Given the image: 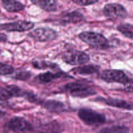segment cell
Returning <instances> with one entry per match:
<instances>
[{
  "label": "cell",
  "mask_w": 133,
  "mask_h": 133,
  "mask_svg": "<svg viewBox=\"0 0 133 133\" xmlns=\"http://www.w3.org/2000/svg\"><path fill=\"white\" fill-rule=\"evenodd\" d=\"M103 14L110 19H124L127 16V10L123 5L119 3H108L103 9Z\"/></svg>",
  "instance_id": "5"
},
{
  "label": "cell",
  "mask_w": 133,
  "mask_h": 133,
  "mask_svg": "<svg viewBox=\"0 0 133 133\" xmlns=\"http://www.w3.org/2000/svg\"><path fill=\"white\" fill-rule=\"evenodd\" d=\"M79 39L90 46L99 49H107L110 44L107 38L101 34L92 31H83L78 35Z\"/></svg>",
  "instance_id": "2"
},
{
  "label": "cell",
  "mask_w": 133,
  "mask_h": 133,
  "mask_svg": "<svg viewBox=\"0 0 133 133\" xmlns=\"http://www.w3.org/2000/svg\"><path fill=\"white\" fill-rule=\"evenodd\" d=\"M117 29L126 38L133 40V25L122 23L117 27Z\"/></svg>",
  "instance_id": "19"
},
{
  "label": "cell",
  "mask_w": 133,
  "mask_h": 133,
  "mask_svg": "<svg viewBox=\"0 0 133 133\" xmlns=\"http://www.w3.org/2000/svg\"><path fill=\"white\" fill-rule=\"evenodd\" d=\"M131 1H133V0H131Z\"/></svg>",
  "instance_id": "28"
},
{
  "label": "cell",
  "mask_w": 133,
  "mask_h": 133,
  "mask_svg": "<svg viewBox=\"0 0 133 133\" xmlns=\"http://www.w3.org/2000/svg\"><path fill=\"white\" fill-rule=\"evenodd\" d=\"M74 3L77 4L81 6H88L93 5L98 2L99 0H71Z\"/></svg>",
  "instance_id": "24"
},
{
  "label": "cell",
  "mask_w": 133,
  "mask_h": 133,
  "mask_svg": "<svg viewBox=\"0 0 133 133\" xmlns=\"http://www.w3.org/2000/svg\"><path fill=\"white\" fill-rule=\"evenodd\" d=\"M129 131L127 127L124 126H113L111 127H106L100 131L101 132L114 133V132H127Z\"/></svg>",
  "instance_id": "20"
},
{
  "label": "cell",
  "mask_w": 133,
  "mask_h": 133,
  "mask_svg": "<svg viewBox=\"0 0 133 133\" xmlns=\"http://www.w3.org/2000/svg\"><path fill=\"white\" fill-rule=\"evenodd\" d=\"M3 112H1V110H0V117L3 115Z\"/></svg>",
  "instance_id": "27"
},
{
  "label": "cell",
  "mask_w": 133,
  "mask_h": 133,
  "mask_svg": "<svg viewBox=\"0 0 133 133\" xmlns=\"http://www.w3.org/2000/svg\"><path fill=\"white\" fill-rule=\"evenodd\" d=\"M62 90L75 97H87L94 96L97 92L94 87L82 82H71L62 86Z\"/></svg>",
  "instance_id": "1"
},
{
  "label": "cell",
  "mask_w": 133,
  "mask_h": 133,
  "mask_svg": "<svg viewBox=\"0 0 133 133\" xmlns=\"http://www.w3.org/2000/svg\"><path fill=\"white\" fill-rule=\"evenodd\" d=\"M28 36L36 42H48L55 40L58 33L49 27H40L31 31Z\"/></svg>",
  "instance_id": "6"
},
{
  "label": "cell",
  "mask_w": 133,
  "mask_h": 133,
  "mask_svg": "<svg viewBox=\"0 0 133 133\" xmlns=\"http://www.w3.org/2000/svg\"><path fill=\"white\" fill-rule=\"evenodd\" d=\"M12 97V96L6 87H0V101H6Z\"/></svg>",
  "instance_id": "23"
},
{
  "label": "cell",
  "mask_w": 133,
  "mask_h": 133,
  "mask_svg": "<svg viewBox=\"0 0 133 133\" xmlns=\"http://www.w3.org/2000/svg\"><path fill=\"white\" fill-rule=\"evenodd\" d=\"M7 40V36L3 33H0V42H5Z\"/></svg>",
  "instance_id": "26"
},
{
  "label": "cell",
  "mask_w": 133,
  "mask_h": 133,
  "mask_svg": "<svg viewBox=\"0 0 133 133\" xmlns=\"http://www.w3.org/2000/svg\"><path fill=\"white\" fill-rule=\"evenodd\" d=\"M40 105L46 109L52 112H62L66 110V107L63 103L56 100H46L44 101L42 99Z\"/></svg>",
  "instance_id": "13"
},
{
  "label": "cell",
  "mask_w": 133,
  "mask_h": 133,
  "mask_svg": "<svg viewBox=\"0 0 133 133\" xmlns=\"http://www.w3.org/2000/svg\"><path fill=\"white\" fill-rule=\"evenodd\" d=\"M63 77H66V74H64L63 72L58 71L57 73H52L48 71V72L38 75L35 78V81L38 83H40V84H45V83H49L53 81Z\"/></svg>",
  "instance_id": "12"
},
{
  "label": "cell",
  "mask_w": 133,
  "mask_h": 133,
  "mask_svg": "<svg viewBox=\"0 0 133 133\" xmlns=\"http://www.w3.org/2000/svg\"><path fill=\"white\" fill-rule=\"evenodd\" d=\"M79 119L87 125L99 127L106 122L105 115L87 108H81L78 111Z\"/></svg>",
  "instance_id": "3"
},
{
  "label": "cell",
  "mask_w": 133,
  "mask_h": 133,
  "mask_svg": "<svg viewBox=\"0 0 133 133\" xmlns=\"http://www.w3.org/2000/svg\"><path fill=\"white\" fill-rule=\"evenodd\" d=\"M96 100L103 102L105 105L112 107L128 110H133V102L114 98H97Z\"/></svg>",
  "instance_id": "10"
},
{
  "label": "cell",
  "mask_w": 133,
  "mask_h": 133,
  "mask_svg": "<svg viewBox=\"0 0 133 133\" xmlns=\"http://www.w3.org/2000/svg\"><path fill=\"white\" fill-rule=\"evenodd\" d=\"M35 23L26 20H18L10 23H1L0 30L7 32H24L32 29Z\"/></svg>",
  "instance_id": "9"
},
{
  "label": "cell",
  "mask_w": 133,
  "mask_h": 133,
  "mask_svg": "<svg viewBox=\"0 0 133 133\" xmlns=\"http://www.w3.org/2000/svg\"><path fill=\"white\" fill-rule=\"evenodd\" d=\"M34 5L46 12H51L57 9V0H31Z\"/></svg>",
  "instance_id": "14"
},
{
  "label": "cell",
  "mask_w": 133,
  "mask_h": 133,
  "mask_svg": "<svg viewBox=\"0 0 133 133\" xmlns=\"http://www.w3.org/2000/svg\"><path fill=\"white\" fill-rule=\"evenodd\" d=\"M31 76V74L27 71H19L16 72L14 75V78L17 80H20L25 81L28 80Z\"/></svg>",
  "instance_id": "22"
},
{
  "label": "cell",
  "mask_w": 133,
  "mask_h": 133,
  "mask_svg": "<svg viewBox=\"0 0 133 133\" xmlns=\"http://www.w3.org/2000/svg\"><path fill=\"white\" fill-rule=\"evenodd\" d=\"M99 67L96 65H85L81 66L71 70V72L74 74H77L81 75H92L98 72Z\"/></svg>",
  "instance_id": "16"
},
{
  "label": "cell",
  "mask_w": 133,
  "mask_h": 133,
  "mask_svg": "<svg viewBox=\"0 0 133 133\" xmlns=\"http://www.w3.org/2000/svg\"><path fill=\"white\" fill-rule=\"evenodd\" d=\"M8 129L16 132H30L33 131L31 123L22 117H13L6 124Z\"/></svg>",
  "instance_id": "7"
},
{
  "label": "cell",
  "mask_w": 133,
  "mask_h": 133,
  "mask_svg": "<svg viewBox=\"0 0 133 133\" xmlns=\"http://www.w3.org/2000/svg\"><path fill=\"white\" fill-rule=\"evenodd\" d=\"M101 78L102 80L107 83H118L123 84L129 80V78L127 76L124 71L114 69L104 70L101 73Z\"/></svg>",
  "instance_id": "8"
},
{
  "label": "cell",
  "mask_w": 133,
  "mask_h": 133,
  "mask_svg": "<svg viewBox=\"0 0 133 133\" xmlns=\"http://www.w3.org/2000/svg\"><path fill=\"white\" fill-rule=\"evenodd\" d=\"M62 59L64 62L70 65L80 66L89 62L90 57L85 52L71 49L62 53Z\"/></svg>",
  "instance_id": "4"
},
{
  "label": "cell",
  "mask_w": 133,
  "mask_h": 133,
  "mask_svg": "<svg viewBox=\"0 0 133 133\" xmlns=\"http://www.w3.org/2000/svg\"><path fill=\"white\" fill-rule=\"evenodd\" d=\"M2 6L9 12H17L23 10L25 5L16 0H1Z\"/></svg>",
  "instance_id": "15"
},
{
  "label": "cell",
  "mask_w": 133,
  "mask_h": 133,
  "mask_svg": "<svg viewBox=\"0 0 133 133\" xmlns=\"http://www.w3.org/2000/svg\"><path fill=\"white\" fill-rule=\"evenodd\" d=\"M84 16L83 13L75 10L70 12L61 16L58 19V22L61 25H67L71 23H77L84 19Z\"/></svg>",
  "instance_id": "11"
},
{
  "label": "cell",
  "mask_w": 133,
  "mask_h": 133,
  "mask_svg": "<svg viewBox=\"0 0 133 133\" xmlns=\"http://www.w3.org/2000/svg\"><path fill=\"white\" fill-rule=\"evenodd\" d=\"M32 64L35 68L39 69V70H45V69L50 68L53 70H57V69H58L57 64L45 61L34 60L32 62Z\"/></svg>",
  "instance_id": "17"
},
{
  "label": "cell",
  "mask_w": 133,
  "mask_h": 133,
  "mask_svg": "<svg viewBox=\"0 0 133 133\" xmlns=\"http://www.w3.org/2000/svg\"><path fill=\"white\" fill-rule=\"evenodd\" d=\"M124 90L127 92L133 94V79H130L124 84Z\"/></svg>",
  "instance_id": "25"
},
{
  "label": "cell",
  "mask_w": 133,
  "mask_h": 133,
  "mask_svg": "<svg viewBox=\"0 0 133 133\" xmlns=\"http://www.w3.org/2000/svg\"><path fill=\"white\" fill-rule=\"evenodd\" d=\"M14 73V68L12 66L0 62V75H11Z\"/></svg>",
  "instance_id": "21"
},
{
  "label": "cell",
  "mask_w": 133,
  "mask_h": 133,
  "mask_svg": "<svg viewBox=\"0 0 133 133\" xmlns=\"http://www.w3.org/2000/svg\"><path fill=\"white\" fill-rule=\"evenodd\" d=\"M6 88L10 92L12 97H23L25 99H27L30 93L29 91L22 89L16 85H9L6 87Z\"/></svg>",
  "instance_id": "18"
}]
</instances>
